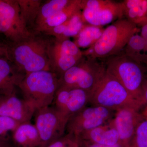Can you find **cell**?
<instances>
[{"mask_svg": "<svg viewBox=\"0 0 147 147\" xmlns=\"http://www.w3.org/2000/svg\"><path fill=\"white\" fill-rule=\"evenodd\" d=\"M52 37L33 33L7 46V57L17 71L25 76L38 71H50L49 49Z\"/></svg>", "mask_w": 147, "mask_h": 147, "instance_id": "obj_1", "label": "cell"}, {"mask_svg": "<svg viewBox=\"0 0 147 147\" xmlns=\"http://www.w3.org/2000/svg\"><path fill=\"white\" fill-rule=\"evenodd\" d=\"M140 29L126 18L118 19L104 29L100 38L91 47L83 51L85 57L105 59L121 53L131 36Z\"/></svg>", "mask_w": 147, "mask_h": 147, "instance_id": "obj_2", "label": "cell"}, {"mask_svg": "<svg viewBox=\"0 0 147 147\" xmlns=\"http://www.w3.org/2000/svg\"><path fill=\"white\" fill-rule=\"evenodd\" d=\"M89 103L114 111L126 107L139 110L144 105L107 70L90 94Z\"/></svg>", "mask_w": 147, "mask_h": 147, "instance_id": "obj_3", "label": "cell"}, {"mask_svg": "<svg viewBox=\"0 0 147 147\" xmlns=\"http://www.w3.org/2000/svg\"><path fill=\"white\" fill-rule=\"evenodd\" d=\"M59 77L51 71L43 70L25 75L18 85L24 98L36 110L50 106L59 87Z\"/></svg>", "mask_w": 147, "mask_h": 147, "instance_id": "obj_4", "label": "cell"}, {"mask_svg": "<svg viewBox=\"0 0 147 147\" xmlns=\"http://www.w3.org/2000/svg\"><path fill=\"white\" fill-rule=\"evenodd\" d=\"M105 65L108 73L117 79L134 98L145 105L142 97V86L146 77L142 65L121 53L107 58Z\"/></svg>", "mask_w": 147, "mask_h": 147, "instance_id": "obj_5", "label": "cell"}, {"mask_svg": "<svg viewBox=\"0 0 147 147\" xmlns=\"http://www.w3.org/2000/svg\"><path fill=\"white\" fill-rule=\"evenodd\" d=\"M106 70L105 64L98 62L97 59L84 56L59 78V86L81 89L90 94Z\"/></svg>", "mask_w": 147, "mask_h": 147, "instance_id": "obj_6", "label": "cell"}, {"mask_svg": "<svg viewBox=\"0 0 147 147\" xmlns=\"http://www.w3.org/2000/svg\"><path fill=\"white\" fill-rule=\"evenodd\" d=\"M32 34L25 25L17 0H0V40L8 46Z\"/></svg>", "mask_w": 147, "mask_h": 147, "instance_id": "obj_7", "label": "cell"}, {"mask_svg": "<svg viewBox=\"0 0 147 147\" xmlns=\"http://www.w3.org/2000/svg\"><path fill=\"white\" fill-rule=\"evenodd\" d=\"M82 18L88 25L102 27L121 19L122 3L110 0H82Z\"/></svg>", "mask_w": 147, "mask_h": 147, "instance_id": "obj_8", "label": "cell"}, {"mask_svg": "<svg viewBox=\"0 0 147 147\" xmlns=\"http://www.w3.org/2000/svg\"><path fill=\"white\" fill-rule=\"evenodd\" d=\"M35 113L34 125L41 140L40 147H46L64 135L69 119L54 106L41 108Z\"/></svg>", "mask_w": 147, "mask_h": 147, "instance_id": "obj_9", "label": "cell"}, {"mask_svg": "<svg viewBox=\"0 0 147 147\" xmlns=\"http://www.w3.org/2000/svg\"><path fill=\"white\" fill-rule=\"evenodd\" d=\"M114 111L100 106L86 107L69 119L66 127L68 133L77 137L105 124L111 120Z\"/></svg>", "mask_w": 147, "mask_h": 147, "instance_id": "obj_10", "label": "cell"}, {"mask_svg": "<svg viewBox=\"0 0 147 147\" xmlns=\"http://www.w3.org/2000/svg\"><path fill=\"white\" fill-rule=\"evenodd\" d=\"M90 93L84 90L59 86L53 103L61 114L69 119L89 102Z\"/></svg>", "mask_w": 147, "mask_h": 147, "instance_id": "obj_11", "label": "cell"}, {"mask_svg": "<svg viewBox=\"0 0 147 147\" xmlns=\"http://www.w3.org/2000/svg\"><path fill=\"white\" fill-rule=\"evenodd\" d=\"M139 111L129 107L121 108L116 110L114 118L109 121L117 131L120 142L130 145L137 126L145 119Z\"/></svg>", "mask_w": 147, "mask_h": 147, "instance_id": "obj_12", "label": "cell"}, {"mask_svg": "<svg viewBox=\"0 0 147 147\" xmlns=\"http://www.w3.org/2000/svg\"><path fill=\"white\" fill-rule=\"evenodd\" d=\"M36 111L31 104L18 98L16 92L3 96L0 102V116L8 117L20 123L30 121Z\"/></svg>", "mask_w": 147, "mask_h": 147, "instance_id": "obj_13", "label": "cell"}, {"mask_svg": "<svg viewBox=\"0 0 147 147\" xmlns=\"http://www.w3.org/2000/svg\"><path fill=\"white\" fill-rule=\"evenodd\" d=\"M50 71L60 77L80 60L69 55L61 47L59 40L52 37L49 49Z\"/></svg>", "mask_w": 147, "mask_h": 147, "instance_id": "obj_14", "label": "cell"}, {"mask_svg": "<svg viewBox=\"0 0 147 147\" xmlns=\"http://www.w3.org/2000/svg\"><path fill=\"white\" fill-rule=\"evenodd\" d=\"M25 75L17 71L7 57H0V95L6 96L15 92Z\"/></svg>", "mask_w": 147, "mask_h": 147, "instance_id": "obj_15", "label": "cell"}, {"mask_svg": "<svg viewBox=\"0 0 147 147\" xmlns=\"http://www.w3.org/2000/svg\"><path fill=\"white\" fill-rule=\"evenodd\" d=\"M76 137L79 140L98 144L113 145L120 142L117 131L109 122L108 124L86 131Z\"/></svg>", "mask_w": 147, "mask_h": 147, "instance_id": "obj_16", "label": "cell"}, {"mask_svg": "<svg viewBox=\"0 0 147 147\" xmlns=\"http://www.w3.org/2000/svg\"><path fill=\"white\" fill-rule=\"evenodd\" d=\"M15 147H39L41 140L35 125L30 121L20 123L12 134Z\"/></svg>", "mask_w": 147, "mask_h": 147, "instance_id": "obj_17", "label": "cell"}, {"mask_svg": "<svg viewBox=\"0 0 147 147\" xmlns=\"http://www.w3.org/2000/svg\"><path fill=\"white\" fill-rule=\"evenodd\" d=\"M82 0H72L71 3L63 9L45 20L35 28L33 33L42 34L68 21L71 16L82 10Z\"/></svg>", "mask_w": 147, "mask_h": 147, "instance_id": "obj_18", "label": "cell"}, {"mask_svg": "<svg viewBox=\"0 0 147 147\" xmlns=\"http://www.w3.org/2000/svg\"><path fill=\"white\" fill-rule=\"evenodd\" d=\"M124 16L137 26L147 20V0H125L122 2Z\"/></svg>", "mask_w": 147, "mask_h": 147, "instance_id": "obj_19", "label": "cell"}, {"mask_svg": "<svg viewBox=\"0 0 147 147\" xmlns=\"http://www.w3.org/2000/svg\"><path fill=\"white\" fill-rule=\"evenodd\" d=\"M21 15L27 28L33 33L39 9L42 2L41 0H17Z\"/></svg>", "mask_w": 147, "mask_h": 147, "instance_id": "obj_20", "label": "cell"}, {"mask_svg": "<svg viewBox=\"0 0 147 147\" xmlns=\"http://www.w3.org/2000/svg\"><path fill=\"white\" fill-rule=\"evenodd\" d=\"M104 29L101 27L86 24L75 36L74 43L79 48H88L94 45L102 35Z\"/></svg>", "mask_w": 147, "mask_h": 147, "instance_id": "obj_21", "label": "cell"}, {"mask_svg": "<svg viewBox=\"0 0 147 147\" xmlns=\"http://www.w3.org/2000/svg\"><path fill=\"white\" fill-rule=\"evenodd\" d=\"M72 1V0H50L42 2L38 11L34 31L42 22L67 6Z\"/></svg>", "mask_w": 147, "mask_h": 147, "instance_id": "obj_22", "label": "cell"}, {"mask_svg": "<svg viewBox=\"0 0 147 147\" xmlns=\"http://www.w3.org/2000/svg\"><path fill=\"white\" fill-rule=\"evenodd\" d=\"M146 41L138 34L131 36L125 47V54L137 63L142 65L146 49Z\"/></svg>", "mask_w": 147, "mask_h": 147, "instance_id": "obj_23", "label": "cell"}, {"mask_svg": "<svg viewBox=\"0 0 147 147\" xmlns=\"http://www.w3.org/2000/svg\"><path fill=\"white\" fill-rule=\"evenodd\" d=\"M86 24L83 20L82 10L78 11L67 21V24L62 39L69 38L77 35Z\"/></svg>", "mask_w": 147, "mask_h": 147, "instance_id": "obj_24", "label": "cell"}, {"mask_svg": "<svg viewBox=\"0 0 147 147\" xmlns=\"http://www.w3.org/2000/svg\"><path fill=\"white\" fill-rule=\"evenodd\" d=\"M20 124L8 117L0 116V140L9 141L10 133L12 134Z\"/></svg>", "mask_w": 147, "mask_h": 147, "instance_id": "obj_25", "label": "cell"}, {"mask_svg": "<svg viewBox=\"0 0 147 147\" xmlns=\"http://www.w3.org/2000/svg\"><path fill=\"white\" fill-rule=\"evenodd\" d=\"M76 138L73 134L68 133L50 143L46 147H69Z\"/></svg>", "mask_w": 147, "mask_h": 147, "instance_id": "obj_26", "label": "cell"}, {"mask_svg": "<svg viewBox=\"0 0 147 147\" xmlns=\"http://www.w3.org/2000/svg\"><path fill=\"white\" fill-rule=\"evenodd\" d=\"M78 139L79 147H130V145L120 142L113 145H106L92 144Z\"/></svg>", "mask_w": 147, "mask_h": 147, "instance_id": "obj_27", "label": "cell"}, {"mask_svg": "<svg viewBox=\"0 0 147 147\" xmlns=\"http://www.w3.org/2000/svg\"><path fill=\"white\" fill-rule=\"evenodd\" d=\"M134 136L139 137H147V119H144L137 126Z\"/></svg>", "mask_w": 147, "mask_h": 147, "instance_id": "obj_28", "label": "cell"}, {"mask_svg": "<svg viewBox=\"0 0 147 147\" xmlns=\"http://www.w3.org/2000/svg\"><path fill=\"white\" fill-rule=\"evenodd\" d=\"M130 147H147V137L134 136L130 144Z\"/></svg>", "mask_w": 147, "mask_h": 147, "instance_id": "obj_29", "label": "cell"}, {"mask_svg": "<svg viewBox=\"0 0 147 147\" xmlns=\"http://www.w3.org/2000/svg\"><path fill=\"white\" fill-rule=\"evenodd\" d=\"M142 97L145 105L147 104V78L146 77L142 86Z\"/></svg>", "mask_w": 147, "mask_h": 147, "instance_id": "obj_30", "label": "cell"}, {"mask_svg": "<svg viewBox=\"0 0 147 147\" xmlns=\"http://www.w3.org/2000/svg\"><path fill=\"white\" fill-rule=\"evenodd\" d=\"M140 26L141 27L140 35L146 41H147V20L142 24Z\"/></svg>", "mask_w": 147, "mask_h": 147, "instance_id": "obj_31", "label": "cell"}, {"mask_svg": "<svg viewBox=\"0 0 147 147\" xmlns=\"http://www.w3.org/2000/svg\"><path fill=\"white\" fill-rule=\"evenodd\" d=\"M7 57V46L0 40V57Z\"/></svg>", "mask_w": 147, "mask_h": 147, "instance_id": "obj_32", "label": "cell"}, {"mask_svg": "<svg viewBox=\"0 0 147 147\" xmlns=\"http://www.w3.org/2000/svg\"><path fill=\"white\" fill-rule=\"evenodd\" d=\"M0 147H15L9 141L0 140Z\"/></svg>", "mask_w": 147, "mask_h": 147, "instance_id": "obj_33", "label": "cell"}, {"mask_svg": "<svg viewBox=\"0 0 147 147\" xmlns=\"http://www.w3.org/2000/svg\"><path fill=\"white\" fill-rule=\"evenodd\" d=\"M143 63L147 65V41H146V49H145L144 55V59H143Z\"/></svg>", "mask_w": 147, "mask_h": 147, "instance_id": "obj_34", "label": "cell"}, {"mask_svg": "<svg viewBox=\"0 0 147 147\" xmlns=\"http://www.w3.org/2000/svg\"><path fill=\"white\" fill-rule=\"evenodd\" d=\"M69 147H79V143H78V139H77V138H76V140Z\"/></svg>", "mask_w": 147, "mask_h": 147, "instance_id": "obj_35", "label": "cell"}, {"mask_svg": "<svg viewBox=\"0 0 147 147\" xmlns=\"http://www.w3.org/2000/svg\"><path fill=\"white\" fill-rule=\"evenodd\" d=\"M144 117L145 119H147V107L145 109L144 112Z\"/></svg>", "mask_w": 147, "mask_h": 147, "instance_id": "obj_36", "label": "cell"}, {"mask_svg": "<svg viewBox=\"0 0 147 147\" xmlns=\"http://www.w3.org/2000/svg\"><path fill=\"white\" fill-rule=\"evenodd\" d=\"M3 96L0 95V102H1V100L2 99Z\"/></svg>", "mask_w": 147, "mask_h": 147, "instance_id": "obj_37", "label": "cell"}, {"mask_svg": "<svg viewBox=\"0 0 147 147\" xmlns=\"http://www.w3.org/2000/svg\"><path fill=\"white\" fill-rule=\"evenodd\" d=\"M146 69H147V65H146Z\"/></svg>", "mask_w": 147, "mask_h": 147, "instance_id": "obj_38", "label": "cell"}, {"mask_svg": "<svg viewBox=\"0 0 147 147\" xmlns=\"http://www.w3.org/2000/svg\"></svg>", "mask_w": 147, "mask_h": 147, "instance_id": "obj_39", "label": "cell"}]
</instances>
